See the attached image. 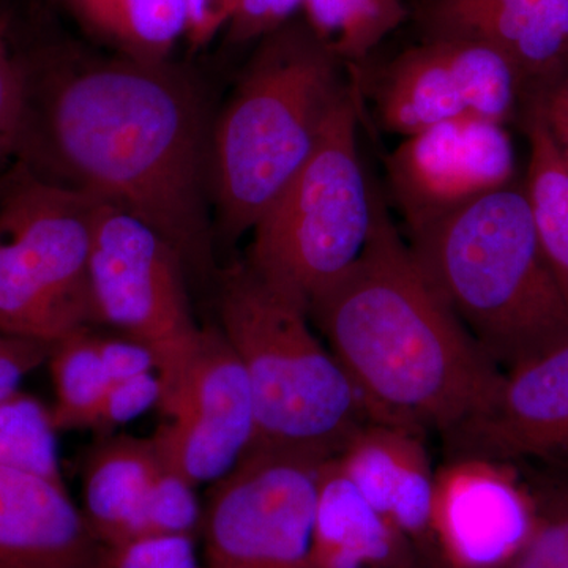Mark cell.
Here are the masks:
<instances>
[{
    "instance_id": "12",
    "label": "cell",
    "mask_w": 568,
    "mask_h": 568,
    "mask_svg": "<svg viewBox=\"0 0 568 568\" xmlns=\"http://www.w3.org/2000/svg\"><path fill=\"white\" fill-rule=\"evenodd\" d=\"M82 514L106 548L145 537L200 538L196 487L164 465L152 437L99 436L82 465Z\"/></svg>"
},
{
    "instance_id": "23",
    "label": "cell",
    "mask_w": 568,
    "mask_h": 568,
    "mask_svg": "<svg viewBox=\"0 0 568 568\" xmlns=\"http://www.w3.org/2000/svg\"><path fill=\"white\" fill-rule=\"evenodd\" d=\"M51 407L18 390L0 402V469L20 470L65 485Z\"/></svg>"
},
{
    "instance_id": "7",
    "label": "cell",
    "mask_w": 568,
    "mask_h": 568,
    "mask_svg": "<svg viewBox=\"0 0 568 568\" xmlns=\"http://www.w3.org/2000/svg\"><path fill=\"white\" fill-rule=\"evenodd\" d=\"M95 203L20 162L0 175V332L52 345L99 327L91 286Z\"/></svg>"
},
{
    "instance_id": "29",
    "label": "cell",
    "mask_w": 568,
    "mask_h": 568,
    "mask_svg": "<svg viewBox=\"0 0 568 568\" xmlns=\"http://www.w3.org/2000/svg\"><path fill=\"white\" fill-rule=\"evenodd\" d=\"M50 343L0 332V402L20 390L22 379L47 364Z\"/></svg>"
},
{
    "instance_id": "4",
    "label": "cell",
    "mask_w": 568,
    "mask_h": 568,
    "mask_svg": "<svg viewBox=\"0 0 568 568\" xmlns=\"http://www.w3.org/2000/svg\"><path fill=\"white\" fill-rule=\"evenodd\" d=\"M306 24L257 48L211 138L212 200L224 241L253 231L315 151L346 85Z\"/></svg>"
},
{
    "instance_id": "3",
    "label": "cell",
    "mask_w": 568,
    "mask_h": 568,
    "mask_svg": "<svg viewBox=\"0 0 568 568\" xmlns=\"http://www.w3.org/2000/svg\"><path fill=\"white\" fill-rule=\"evenodd\" d=\"M410 239L437 294L499 368L567 338L568 308L523 186L485 194Z\"/></svg>"
},
{
    "instance_id": "13",
    "label": "cell",
    "mask_w": 568,
    "mask_h": 568,
    "mask_svg": "<svg viewBox=\"0 0 568 568\" xmlns=\"http://www.w3.org/2000/svg\"><path fill=\"white\" fill-rule=\"evenodd\" d=\"M388 182L410 234L511 185L515 152L504 123L462 118L403 138L387 159Z\"/></svg>"
},
{
    "instance_id": "20",
    "label": "cell",
    "mask_w": 568,
    "mask_h": 568,
    "mask_svg": "<svg viewBox=\"0 0 568 568\" xmlns=\"http://www.w3.org/2000/svg\"><path fill=\"white\" fill-rule=\"evenodd\" d=\"M78 21L121 50L123 58L166 62L185 37V0H59Z\"/></svg>"
},
{
    "instance_id": "17",
    "label": "cell",
    "mask_w": 568,
    "mask_h": 568,
    "mask_svg": "<svg viewBox=\"0 0 568 568\" xmlns=\"http://www.w3.org/2000/svg\"><path fill=\"white\" fill-rule=\"evenodd\" d=\"M104 552L65 485L0 469V568H103Z\"/></svg>"
},
{
    "instance_id": "8",
    "label": "cell",
    "mask_w": 568,
    "mask_h": 568,
    "mask_svg": "<svg viewBox=\"0 0 568 568\" xmlns=\"http://www.w3.org/2000/svg\"><path fill=\"white\" fill-rule=\"evenodd\" d=\"M186 275L163 235L132 213L97 200L91 254L97 323L152 354L162 384L160 413L173 403L203 338Z\"/></svg>"
},
{
    "instance_id": "22",
    "label": "cell",
    "mask_w": 568,
    "mask_h": 568,
    "mask_svg": "<svg viewBox=\"0 0 568 568\" xmlns=\"http://www.w3.org/2000/svg\"><path fill=\"white\" fill-rule=\"evenodd\" d=\"M306 28L339 63L365 61L407 18L405 0H304Z\"/></svg>"
},
{
    "instance_id": "32",
    "label": "cell",
    "mask_w": 568,
    "mask_h": 568,
    "mask_svg": "<svg viewBox=\"0 0 568 568\" xmlns=\"http://www.w3.org/2000/svg\"><path fill=\"white\" fill-rule=\"evenodd\" d=\"M308 568H316L315 566H312V564H310V567Z\"/></svg>"
},
{
    "instance_id": "24",
    "label": "cell",
    "mask_w": 568,
    "mask_h": 568,
    "mask_svg": "<svg viewBox=\"0 0 568 568\" xmlns=\"http://www.w3.org/2000/svg\"><path fill=\"white\" fill-rule=\"evenodd\" d=\"M537 521L517 556L503 568H568V489L536 495ZM410 568H440L417 559Z\"/></svg>"
},
{
    "instance_id": "1",
    "label": "cell",
    "mask_w": 568,
    "mask_h": 568,
    "mask_svg": "<svg viewBox=\"0 0 568 568\" xmlns=\"http://www.w3.org/2000/svg\"><path fill=\"white\" fill-rule=\"evenodd\" d=\"M20 63L17 162L163 235L186 274L215 271L211 138L196 89L166 62Z\"/></svg>"
},
{
    "instance_id": "27",
    "label": "cell",
    "mask_w": 568,
    "mask_h": 568,
    "mask_svg": "<svg viewBox=\"0 0 568 568\" xmlns=\"http://www.w3.org/2000/svg\"><path fill=\"white\" fill-rule=\"evenodd\" d=\"M22 115V74L0 20V163L17 156Z\"/></svg>"
},
{
    "instance_id": "9",
    "label": "cell",
    "mask_w": 568,
    "mask_h": 568,
    "mask_svg": "<svg viewBox=\"0 0 568 568\" xmlns=\"http://www.w3.org/2000/svg\"><path fill=\"white\" fill-rule=\"evenodd\" d=\"M327 459L256 446L209 485L200 540L205 568H308Z\"/></svg>"
},
{
    "instance_id": "30",
    "label": "cell",
    "mask_w": 568,
    "mask_h": 568,
    "mask_svg": "<svg viewBox=\"0 0 568 568\" xmlns=\"http://www.w3.org/2000/svg\"><path fill=\"white\" fill-rule=\"evenodd\" d=\"M525 99L544 119L568 164V67L526 93Z\"/></svg>"
},
{
    "instance_id": "25",
    "label": "cell",
    "mask_w": 568,
    "mask_h": 568,
    "mask_svg": "<svg viewBox=\"0 0 568 568\" xmlns=\"http://www.w3.org/2000/svg\"><path fill=\"white\" fill-rule=\"evenodd\" d=\"M162 399V384L156 372L126 377L108 388L78 422V429H88L97 436L112 435L119 426L129 424L134 418L159 407Z\"/></svg>"
},
{
    "instance_id": "6",
    "label": "cell",
    "mask_w": 568,
    "mask_h": 568,
    "mask_svg": "<svg viewBox=\"0 0 568 568\" xmlns=\"http://www.w3.org/2000/svg\"><path fill=\"white\" fill-rule=\"evenodd\" d=\"M357 89L336 100L315 151L253 227L246 267L308 313L317 294L353 267L373 230L362 166Z\"/></svg>"
},
{
    "instance_id": "14",
    "label": "cell",
    "mask_w": 568,
    "mask_h": 568,
    "mask_svg": "<svg viewBox=\"0 0 568 568\" xmlns=\"http://www.w3.org/2000/svg\"><path fill=\"white\" fill-rule=\"evenodd\" d=\"M537 521V499L506 463L452 458L435 481L433 538L440 568H503Z\"/></svg>"
},
{
    "instance_id": "21",
    "label": "cell",
    "mask_w": 568,
    "mask_h": 568,
    "mask_svg": "<svg viewBox=\"0 0 568 568\" xmlns=\"http://www.w3.org/2000/svg\"><path fill=\"white\" fill-rule=\"evenodd\" d=\"M528 196L545 260L568 308V164L540 114L528 104Z\"/></svg>"
},
{
    "instance_id": "26",
    "label": "cell",
    "mask_w": 568,
    "mask_h": 568,
    "mask_svg": "<svg viewBox=\"0 0 568 568\" xmlns=\"http://www.w3.org/2000/svg\"><path fill=\"white\" fill-rule=\"evenodd\" d=\"M194 536L145 537L106 548L103 568H204Z\"/></svg>"
},
{
    "instance_id": "2",
    "label": "cell",
    "mask_w": 568,
    "mask_h": 568,
    "mask_svg": "<svg viewBox=\"0 0 568 568\" xmlns=\"http://www.w3.org/2000/svg\"><path fill=\"white\" fill-rule=\"evenodd\" d=\"M308 316L377 424L446 435L503 384V369L437 294L376 189L364 253L313 298Z\"/></svg>"
},
{
    "instance_id": "18",
    "label": "cell",
    "mask_w": 568,
    "mask_h": 568,
    "mask_svg": "<svg viewBox=\"0 0 568 568\" xmlns=\"http://www.w3.org/2000/svg\"><path fill=\"white\" fill-rule=\"evenodd\" d=\"M407 538L346 477L335 458L321 470L312 566L316 568H410L417 555Z\"/></svg>"
},
{
    "instance_id": "10",
    "label": "cell",
    "mask_w": 568,
    "mask_h": 568,
    "mask_svg": "<svg viewBox=\"0 0 568 568\" xmlns=\"http://www.w3.org/2000/svg\"><path fill=\"white\" fill-rule=\"evenodd\" d=\"M521 99L525 81L503 54L455 37H424L396 55L375 95L384 129L403 138L462 118L506 125Z\"/></svg>"
},
{
    "instance_id": "15",
    "label": "cell",
    "mask_w": 568,
    "mask_h": 568,
    "mask_svg": "<svg viewBox=\"0 0 568 568\" xmlns=\"http://www.w3.org/2000/svg\"><path fill=\"white\" fill-rule=\"evenodd\" d=\"M444 437L452 458L568 465V336L507 369L491 403Z\"/></svg>"
},
{
    "instance_id": "11",
    "label": "cell",
    "mask_w": 568,
    "mask_h": 568,
    "mask_svg": "<svg viewBox=\"0 0 568 568\" xmlns=\"http://www.w3.org/2000/svg\"><path fill=\"white\" fill-rule=\"evenodd\" d=\"M151 436L164 465L193 487L222 480L257 443L248 377L219 325L203 338L178 395Z\"/></svg>"
},
{
    "instance_id": "16",
    "label": "cell",
    "mask_w": 568,
    "mask_h": 568,
    "mask_svg": "<svg viewBox=\"0 0 568 568\" xmlns=\"http://www.w3.org/2000/svg\"><path fill=\"white\" fill-rule=\"evenodd\" d=\"M424 37L487 44L525 81L526 93L568 67V0H420Z\"/></svg>"
},
{
    "instance_id": "31",
    "label": "cell",
    "mask_w": 568,
    "mask_h": 568,
    "mask_svg": "<svg viewBox=\"0 0 568 568\" xmlns=\"http://www.w3.org/2000/svg\"><path fill=\"white\" fill-rule=\"evenodd\" d=\"M241 3L242 0H185V39L190 47L201 50L230 29Z\"/></svg>"
},
{
    "instance_id": "19",
    "label": "cell",
    "mask_w": 568,
    "mask_h": 568,
    "mask_svg": "<svg viewBox=\"0 0 568 568\" xmlns=\"http://www.w3.org/2000/svg\"><path fill=\"white\" fill-rule=\"evenodd\" d=\"M55 402L51 406L58 432H77L78 422L112 384L156 372L152 354L140 343L85 328L52 343L50 357Z\"/></svg>"
},
{
    "instance_id": "5",
    "label": "cell",
    "mask_w": 568,
    "mask_h": 568,
    "mask_svg": "<svg viewBox=\"0 0 568 568\" xmlns=\"http://www.w3.org/2000/svg\"><path fill=\"white\" fill-rule=\"evenodd\" d=\"M216 291L220 331L252 388L256 446L338 457L372 418L346 369L313 332L308 313L246 264L219 272Z\"/></svg>"
},
{
    "instance_id": "28",
    "label": "cell",
    "mask_w": 568,
    "mask_h": 568,
    "mask_svg": "<svg viewBox=\"0 0 568 568\" xmlns=\"http://www.w3.org/2000/svg\"><path fill=\"white\" fill-rule=\"evenodd\" d=\"M304 0H242L227 37L234 43L264 39L268 33L283 28L302 10Z\"/></svg>"
}]
</instances>
